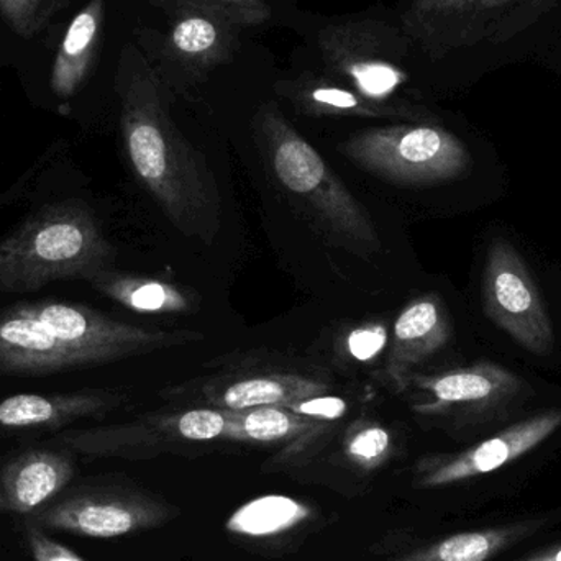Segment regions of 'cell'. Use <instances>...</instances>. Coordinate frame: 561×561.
I'll return each instance as SVG.
<instances>
[{"label": "cell", "mask_w": 561, "mask_h": 561, "mask_svg": "<svg viewBox=\"0 0 561 561\" xmlns=\"http://www.w3.org/2000/svg\"><path fill=\"white\" fill-rule=\"evenodd\" d=\"M122 134L134 173L186 237L213 243L222 199L206 158L174 124L167 88L138 49H127L121 76Z\"/></svg>", "instance_id": "1"}, {"label": "cell", "mask_w": 561, "mask_h": 561, "mask_svg": "<svg viewBox=\"0 0 561 561\" xmlns=\"http://www.w3.org/2000/svg\"><path fill=\"white\" fill-rule=\"evenodd\" d=\"M117 252L82 201L48 204L0 239V294L56 280H88L114 268Z\"/></svg>", "instance_id": "2"}, {"label": "cell", "mask_w": 561, "mask_h": 561, "mask_svg": "<svg viewBox=\"0 0 561 561\" xmlns=\"http://www.w3.org/2000/svg\"><path fill=\"white\" fill-rule=\"evenodd\" d=\"M256 128L273 178L312 222L356 255L379 252L381 239L368 210L273 102L260 108Z\"/></svg>", "instance_id": "3"}, {"label": "cell", "mask_w": 561, "mask_h": 561, "mask_svg": "<svg viewBox=\"0 0 561 561\" xmlns=\"http://www.w3.org/2000/svg\"><path fill=\"white\" fill-rule=\"evenodd\" d=\"M333 388V376L320 365L253 352L230 359L213 375L173 386L164 391V396L170 401H187L220 411H247L294 404L329 394Z\"/></svg>", "instance_id": "4"}, {"label": "cell", "mask_w": 561, "mask_h": 561, "mask_svg": "<svg viewBox=\"0 0 561 561\" xmlns=\"http://www.w3.org/2000/svg\"><path fill=\"white\" fill-rule=\"evenodd\" d=\"M339 151L362 170L405 186L448 183L471 167L467 145L435 122L366 128L340 144Z\"/></svg>", "instance_id": "5"}, {"label": "cell", "mask_w": 561, "mask_h": 561, "mask_svg": "<svg viewBox=\"0 0 561 561\" xmlns=\"http://www.w3.org/2000/svg\"><path fill=\"white\" fill-rule=\"evenodd\" d=\"M560 0H412L402 32L432 59L481 43L516 38L552 12Z\"/></svg>", "instance_id": "6"}, {"label": "cell", "mask_w": 561, "mask_h": 561, "mask_svg": "<svg viewBox=\"0 0 561 561\" xmlns=\"http://www.w3.org/2000/svg\"><path fill=\"white\" fill-rule=\"evenodd\" d=\"M526 379L497 363L478 362L447 371L417 373L409 379L414 414L454 428L481 427L504 421L533 396Z\"/></svg>", "instance_id": "7"}, {"label": "cell", "mask_w": 561, "mask_h": 561, "mask_svg": "<svg viewBox=\"0 0 561 561\" xmlns=\"http://www.w3.org/2000/svg\"><path fill=\"white\" fill-rule=\"evenodd\" d=\"M174 507L153 494L118 483L69 484L25 523L88 539H117L164 526Z\"/></svg>", "instance_id": "8"}, {"label": "cell", "mask_w": 561, "mask_h": 561, "mask_svg": "<svg viewBox=\"0 0 561 561\" xmlns=\"http://www.w3.org/2000/svg\"><path fill=\"white\" fill-rule=\"evenodd\" d=\"M404 38L388 23L355 20L322 30L319 48L330 78L373 101L404 102L396 99L411 79L402 66Z\"/></svg>", "instance_id": "9"}, {"label": "cell", "mask_w": 561, "mask_h": 561, "mask_svg": "<svg viewBox=\"0 0 561 561\" xmlns=\"http://www.w3.org/2000/svg\"><path fill=\"white\" fill-rule=\"evenodd\" d=\"M229 424V411L193 405L144 415L128 424L61 432L53 442L84 457L137 460L160 454L170 442L226 440Z\"/></svg>", "instance_id": "10"}, {"label": "cell", "mask_w": 561, "mask_h": 561, "mask_svg": "<svg viewBox=\"0 0 561 561\" xmlns=\"http://www.w3.org/2000/svg\"><path fill=\"white\" fill-rule=\"evenodd\" d=\"M484 313L533 355L556 346V330L536 279L516 249L496 239L488 249L481 283Z\"/></svg>", "instance_id": "11"}, {"label": "cell", "mask_w": 561, "mask_h": 561, "mask_svg": "<svg viewBox=\"0 0 561 561\" xmlns=\"http://www.w3.org/2000/svg\"><path fill=\"white\" fill-rule=\"evenodd\" d=\"M560 427L561 409H543L465 450L422 457L415 463L414 486L437 490L494 473L539 448Z\"/></svg>", "instance_id": "12"}, {"label": "cell", "mask_w": 561, "mask_h": 561, "mask_svg": "<svg viewBox=\"0 0 561 561\" xmlns=\"http://www.w3.org/2000/svg\"><path fill=\"white\" fill-rule=\"evenodd\" d=\"M454 335L450 316L440 297L424 294L408 304L392 327L382 378L396 392H404L419 366L448 345Z\"/></svg>", "instance_id": "13"}, {"label": "cell", "mask_w": 561, "mask_h": 561, "mask_svg": "<svg viewBox=\"0 0 561 561\" xmlns=\"http://www.w3.org/2000/svg\"><path fill=\"white\" fill-rule=\"evenodd\" d=\"M76 465L66 451L35 448L0 461V514L26 517L69 486Z\"/></svg>", "instance_id": "14"}, {"label": "cell", "mask_w": 561, "mask_h": 561, "mask_svg": "<svg viewBox=\"0 0 561 561\" xmlns=\"http://www.w3.org/2000/svg\"><path fill=\"white\" fill-rule=\"evenodd\" d=\"M300 114L313 117H358L379 121L435 122L434 115L411 102H379L323 76H299L278 85Z\"/></svg>", "instance_id": "15"}, {"label": "cell", "mask_w": 561, "mask_h": 561, "mask_svg": "<svg viewBox=\"0 0 561 561\" xmlns=\"http://www.w3.org/2000/svg\"><path fill=\"white\" fill-rule=\"evenodd\" d=\"M79 368L55 333L19 304L0 312V371L9 375H55Z\"/></svg>", "instance_id": "16"}, {"label": "cell", "mask_w": 561, "mask_h": 561, "mask_svg": "<svg viewBox=\"0 0 561 561\" xmlns=\"http://www.w3.org/2000/svg\"><path fill=\"white\" fill-rule=\"evenodd\" d=\"M240 28L217 13L180 5L167 39L168 56L191 78H204L232 58Z\"/></svg>", "instance_id": "17"}, {"label": "cell", "mask_w": 561, "mask_h": 561, "mask_svg": "<svg viewBox=\"0 0 561 561\" xmlns=\"http://www.w3.org/2000/svg\"><path fill=\"white\" fill-rule=\"evenodd\" d=\"M121 402V396L105 391L13 394L0 402V427L49 431L81 419L102 417Z\"/></svg>", "instance_id": "18"}, {"label": "cell", "mask_w": 561, "mask_h": 561, "mask_svg": "<svg viewBox=\"0 0 561 561\" xmlns=\"http://www.w3.org/2000/svg\"><path fill=\"white\" fill-rule=\"evenodd\" d=\"M335 422H319L297 414L284 405L230 411L226 440L242 444H289L287 450L304 448L319 442L333 428Z\"/></svg>", "instance_id": "19"}, {"label": "cell", "mask_w": 561, "mask_h": 561, "mask_svg": "<svg viewBox=\"0 0 561 561\" xmlns=\"http://www.w3.org/2000/svg\"><path fill=\"white\" fill-rule=\"evenodd\" d=\"M546 520H519L506 526L486 527L454 534L424 549L391 561H491L516 543L542 529Z\"/></svg>", "instance_id": "20"}, {"label": "cell", "mask_w": 561, "mask_h": 561, "mask_svg": "<svg viewBox=\"0 0 561 561\" xmlns=\"http://www.w3.org/2000/svg\"><path fill=\"white\" fill-rule=\"evenodd\" d=\"M104 16V0H92L69 25L51 71V89L59 98L78 91L88 75Z\"/></svg>", "instance_id": "21"}, {"label": "cell", "mask_w": 561, "mask_h": 561, "mask_svg": "<svg viewBox=\"0 0 561 561\" xmlns=\"http://www.w3.org/2000/svg\"><path fill=\"white\" fill-rule=\"evenodd\" d=\"M91 284L105 297L137 312L183 313L193 309L191 297L164 280L122 275L108 270L95 276Z\"/></svg>", "instance_id": "22"}, {"label": "cell", "mask_w": 561, "mask_h": 561, "mask_svg": "<svg viewBox=\"0 0 561 561\" xmlns=\"http://www.w3.org/2000/svg\"><path fill=\"white\" fill-rule=\"evenodd\" d=\"M307 504L283 496L268 494L249 501L227 519L226 529L233 536L249 539H266L296 529L312 517Z\"/></svg>", "instance_id": "23"}, {"label": "cell", "mask_w": 561, "mask_h": 561, "mask_svg": "<svg viewBox=\"0 0 561 561\" xmlns=\"http://www.w3.org/2000/svg\"><path fill=\"white\" fill-rule=\"evenodd\" d=\"M343 457L362 471H375L394 451L391 431L371 419H358L346 428L342 442Z\"/></svg>", "instance_id": "24"}, {"label": "cell", "mask_w": 561, "mask_h": 561, "mask_svg": "<svg viewBox=\"0 0 561 561\" xmlns=\"http://www.w3.org/2000/svg\"><path fill=\"white\" fill-rule=\"evenodd\" d=\"M178 2L180 5L217 13L242 28L263 25L272 19V7L266 0H178Z\"/></svg>", "instance_id": "25"}, {"label": "cell", "mask_w": 561, "mask_h": 561, "mask_svg": "<svg viewBox=\"0 0 561 561\" xmlns=\"http://www.w3.org/2000/svg\"><path fill=\"white\" fill-rule=\"evenodd\" d=\"M48 0H0V10L22 35H30L39 28L45 19Z\"/></svg>", "instance_id": "26"}, {"label": "cell", "mask_w": 561, "mask_h": 561, "mask_svg": "<svg viewBox=\"0 0 561 561\" xmlns=\"http://www.w3.org/2000/svg\"><path fill=\"white\" fill-rule=\"evenodd\" d=\"M25 537L30 553L35 561H85L69 547L56 542L46 534L45 529L32 523H25Z\"/></svg>", "instance_id": "27"}, {"label": "cell", "mask_w": 561, "mask_h": 561, "mask_svg": "<svg viewBox=\"0 0 561 561\" xmlns=\"http://www.w3.org/2000/svg\"><path fill=\"white\" fill-rule=\"evenodd\" d=\"M388 342V333L381 325H363L353 330L345 340V353L355 362H369L375 358Z\"/></svg>", "instance_id": "28"}, {"label": "cell", "mask_w": 561, "mask_h": 561, "mask_svg": "<svg viewBox=\"0 0 561 561\" xmlns=\"http://www.w3.org/2000/svg\"><path fill=\"white\" fill-rule=\"evenodd\" d=\"M297 414L306 415L319 422H339L348 414V401L340 396L322 394L316 398L304 399L294 404L284 405Z\"/></svg>", "instance_id": "29"}, {"label": "cell", "mask_w": 561, "mask_h": 561, "mask_svg": "<svg viewBox=\"0 0 561 561\" xmlns=\"http://www.w3.org/2000/svg\"><path fill=\"white\" fill-rule=\"evenodd\" d=\"M516 561H561V546L550 547V549L542 550V552L533 553Z\"/></svg>", "instance_id": "30"}]
</instances>
